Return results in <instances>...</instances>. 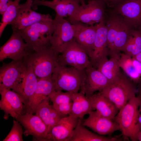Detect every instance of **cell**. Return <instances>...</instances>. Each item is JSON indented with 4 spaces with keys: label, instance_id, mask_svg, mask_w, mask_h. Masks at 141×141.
Returning <instances> with one entry per match:
<instances>
[{
    "label": "cell",
    "instance_id": "obj_1",
    "mask_svg": "<svg viewBox=\"0 0 141 141\" xmlns=\"http://www.w3.org/2000/svg\"><path fill=\"white\" fill-rule=\"evenodd\" d=\"M108 55L119 60L133 28L121 15L111 10L106 12Z\"/></svg>",
    "mask_w": 141,
    "mask_h": 141
},
{
    "label": "cell",
    "instance_id": "obj_2",
    "mask_svg": "<svg viewBox=\"0 0 141 141\" xmlns=\"http://www.w3.org/2000/svg\"><path fill=\"white\" fill-rule=\"evenodd\" d=\"M99 92L114 103L119 110L131 98L136 96L135 84L121 71L118 77Z\"/></svg>",
    "mask_w": 141,
    "mask_h": 141
},
{
    "label": "cell",
    "instance_id": "obj_3",
    "mask_svg": "<svg viewBox=\"0 0 141 141\" xmlns=\"http://www.w3.org/2000/svg\"><path fill=\"white\" fill-rule=\"evenodd\" d=\"M54 27L53 20L39 22L17 31L28 47L36 52L50 46V40Z\"/></svg>",
    "mask_w": 141,
    "mask_h": 141
},
{
    "label": "cell",
    "instance_id": "obj_4",
    "mask_svg": "<svg viewBox=\"0 0 141 141\" xmlns=\"http://www.w3.org/2000/svg\"><path fill=\"white\" fill-rule=\"evenodd\" d=\"M140 101L136 96L131 98L119 110L114 120L119 125L124 140L130 138L135 141L136 136L140 131L137 123Z\"/></svg>",
    "mask_w": 141,
    "mask_h": 141
},
{
    "label": "cell",
    "instance_id": "obj_5",
    "mask_svg": "<svg viewBox=\"0 0 141 141\" xmlns=\"http://www.w3.org/2000/svg\"><path fill=\"white\" fill-rule=\"evenodd\" d=\"M84 75V69L79 70L72 67L58 64L51 78L55 91L76 93L80 89Z\"/></svg>",
    "mask_w": 141,
    "mask_h": 141
},
{
    "label": "cell",
    "instance_id": "obj_6",
    "mask_svg": "<svg viewBox=\"0 0 141 141\" xmlns=\"http://www.w3.org/2000/svg\"><path fill=\"white\" fill-rule=\"evenodd\" d=\"M58 55L50 46L32 53L23 59L32 68L38 78H44L51 77L58 64Z\"/></svg>",
    "mask_w": 141,
    "mask_h": 141
},
{
    "label": "cell",
    "instance_id": "obj_7",
    "mask_svg": "<svg viewBox=\"0 0 141 141\" xmlns=\"http://www.w3.org/2000/svg\"><path fill=\"white\" fill-rule=\"evenodd\" d=\"M106 6L102 0H88L87 4H80L75 13L69 17V20L72 24L80 22L89 25L105 22Z\"/></svg>",
    "mask_w": 141,
    "mask_h": 141
},
{
    "label": "cell",
    "instance_id": "obj_8",
    "mask_svg": "<svg viewBox=\"0 0 141 141\" xmlns=\"http://www.w3.org/2000/svg\"><path fill=\"white\" fill-rule=\"evenodd\" d=\"M59 64L73 67L79 70L91 66L84 49L74 38L58 57Z\"/></svg>",
    "mask_w": 141,
    "mask_h": 141
},
{
    "label": "cell",
    "instance_id": "obj_9",
    "mask_svg": "<svg viewBox=\"0 0 141 141\" xmlns=\"http://www.w3.org/2000/svg\"><path fill=\"white\" fill-rule=\"evenodd\" d=\"M10 115L24 127L25 136L31 135L36 141H51L46 125L38 115L30 113L19 115L15 113Z\"/></svg>",
    "mask_w": 141,
    "mask_h": 141
},
{
    "label": "cell",
    "instance_id": "obj_10",
    "mask_svg": "<svg viewBox=\"0 0 141 141\" xmlns=\"http://www.w3.org/2000/svg\"><path fill=\"white\" fill-rule=\"evenodd\" d=\"M54 27L50 40L51 47L58 55L74 38L72 24L63 18L55 16L53 20Z\"/></svg>",
    "mask_w": 141,
    "mask_h": 141
},
{
    "label": "cell",
    "instance_id": "obj_11",
    "mask_svg": "<svg viewBox=\"0 0 141 141\" xmlns=\"http://www.w3.org/2000/svg\"><path fill=\"white\" fill-rule=\"evenodd\" d=\"M26 67L23 59L3 63L0 68V91L6 89L15 88L23 77Z\"/></svg>",
    "mask_w": 141,
    "mask_h": 141
},
{
    "label": "cell",
    "instance_id": "obj_12",
    "mask_svg": "<svg viewBox=\"0 0 141 141\" xmlns=\"http://www.w3.org/2000/svg\"><path fill=\"white\" fill-rule=\"evenodd\" d=\"M12 30L10 38L0 48V62L7 58L15 61L22 60L32 53L19 32Z\"/></svg>",
    "mask_w": 141,
    "mask_h": 141
},
{
    "label": "cell",
    "instance_id": "obj_13",
    "mask_svg": "<svg viewBox=\"0 0 141 141\" xmlns=\"http://www.w3.org/2000/svg\"><path fill=\"white\" fill-rule=\"evenodd\" d=\"M33 0H27L20 5L16 16L10 24L12 29L19 30L39 22L53 20L49 14H41L33 10Z\"/></svg>",
    "mask_w": 141,
    "mask_h": 141
},
{
    "label": "cell",
    "instance_id": "obj_14",
    "mask_svg": "<svg viewBox=\"0 0 141 141\" xmlns=\"http://www.w3.org/2000/svg\"><path fill=\"white\" fill-rule=\"evenodd\" d=\"M84 70V75L80 89L87 97L91 96L96 91H101L110 83L100 72L92 66Z\"/></svg>",
    "mask_w": 141,
    "mask_h": 141
},
{
    "label": "cell",
    "instance_id": "obj_15",
    "mask_svg": "<svg viewBox=\"0 0 141 141\" xmlns=\"http://www.w3.org/2000/svg\"><path fill=\"white\" fill-rule=\"evenodd\" d=\"M11 89H6L0 91V108L4 111L3 118L6 120L12 113L22 115L26 113V106L20 96Z\"/></svg>",
    "mask_w": 141,
    "mask_h": 141
},
{
    "label": "cell",
    "instance_id": "obj_16",
    "mask_svg": "<svg viewBox=\"0 0 141 141\" xmlns=\"http://www.w3.org/2000/svg\"><path fill=\"white\" fill-rule=\"evenodd\" d=\"M98 24L93 25H89L80 22L72 24L74 38L84 49L89 58L92 55Z\"/></svg>",
    "mask_w": 141,
    "mask_h": 141
},
{
    "label": "cell",
    "instance_id": "obj_17",
    "mask_svg": "<svg viewBox=\"0 0 141 141\" xmlns=\"http://www.w3.org/2000/svg\"><path fill=\"white\" fill-rule=\"evenodd\" d=\"M110 10L122 16L134 29L141 24V0H128Z\"/></svg>",
    "mask_w": 141,
    "mask_h": 141
},
{
    "label": "cell",
    "instance_id": "obj_18",
    "mask_svg": "<svg viewBox=\"0 0 141 141\" xmlns=\"http://www.w3.org/2000/svg\"><path fill=\"white\" fill-rule=\"evenodd\" d=\"M88 117L84 120L83 125L101 135L111 134L120 130L119 125L115 121L105 117L96 110L88 114Z\"/></svg>",
    "mask_w": 141,
    "mask_h": 141
},
{
    "label": "cell",
    "instance_id": "obj_19",
    "mask_svg": "<svg viewBox=\"0 0 141 141\" xmlns=\"http://www.w3.org/2000/svg\"><path fill=\"white\" fill-rule=\"evenodd\" d=\"M107 30L105 22L98 24L96 35L92 52L90 58L92 66L97 68L101 61L108 59Z\"/></svg>",
    "mask_w": 141,
    "mask_h": 141
},
{
    "label": "cell",
    "instance_id": "obj_20",
    "mask_svg": "<svg viewBox=\"0 0 141 141\" xmlns=\"http://www.w3.org/2000/svg\"><path fill=\"white\" fill-rule=\"evenodd\" d=\"M54 91L55 87L51 77L38 78L34 94L26 106V113H35L38 105L44 100L50 97V95Z\"/></svg>",
    "mask_w": 141,
    "mask_h": 141
},
{
    "label": "cell",
    "instance_id": "obj_21",
    "mask_svg": "<svg viewBox=\"0 0 141 141\" xmlns=\"http://www.w3.org/2000/svg\"><path fill=\"white\" fill-rule=\"evenodd\" d=\"M79 120L69 115L62 118L49 133L51 141H68Z\"/></svg>",
    "mask_w": 141,
    "mask_h": 141
},
{
    "label": "cell",
    "instance_id": "obj_22",
    "mask_svg": "<svg viewBox=\"0 0 141 141\" xmlns=\"http://www.w3.org/2000/svg\"><path fill=\"white\" fill-rule=\"evenodd\" d=\"M33 1L32 7L42 5L48 7L56 11V16L63 18L72 15L80 5V2L77 0Z\"/></svg>",
    "mask_w": 141,
    "mask_h": 141
},
{
    "label": "cell",
    "instance_id": "obj_23",
    "mask_svg": "<svg viewBox=\"0 0 141 141\" xmlns=\"http://www.w3.org/2000/svg\"><path fill=\"white\" fill-rule=\"evenodd\" d=\"M26 64L24 75L21 82L13 90L20 96L26 107L34 94L38 80L32 68Z\"/></svg>",
    "mask_w": 141,
    "mask_h": 141
},
{
    "label": "cell",
    "instance_id": "obj_24",
    "mask_svg": "<svg viewBox=\"0 0 141 141\" xmlns=\"http://www.w3.org/2000/svg\"><path fill=\"white\" fill-rule=\"evenodd\" d=\"M50 97L44 100L38 107L35 113L46 125L49 134L52 128L66 116L58 112L52 105H50Z\"/></svg>",
    "mask_w": 141,
    "mask_h": 141
},
{
    "label": "cell",
    "instance_id": "obj_25",
    "mask_svg": "<svg viewBox=\"0 0 141 141\" xmlns=\"http://www.w3.org/2000/svg\"><path fill=\"white\" fill-rule=\"evenodd\" d=\"M88 97L94 109L103 116L114 120L119 110L114 103L99 92Z\"/></svg>",
    "mask_w": 141,
    "mask_h": 141
},
{
    "label": "cell",
    "instance_id": "obj_26",
    "mask_svg": "<svg viewBox=\"0 0 141 141\" xmlns=\"http://www.w3.org/2000/svg\"><path fill=\"white\" fill-rule=\"evenodd\" d=\"M72 102L71 110L69 115L73 117L82 120L86 114L94 109L88 98L81 91L73 93Z\"/></svg>",
    "mask_w": 141,
    "mask_h": 141
},
{
    "label": "cell",
    "instance_id": "obj_27",
    "mask_svg": "<svg viewBox=\"0 0 141 141\" xmlns=\"http://www.w3.org/2000/svg\"><path fill=\"white\" fill-rule=\"evenodd\" d=\"M119 140L117 137H105L93 133L85 127L82 120L79 119L68 141H115Z\"/></svg>",
    "mask_w": 141,
    "mask_h": 141
},
{
    "label": "cell",
    "instance_id": "obj_28",
    "mask_svg": "<svg viewBox=\"0 0 141 141\" xmlns=\"http://www.w3.org/2000/svg\"><path fill=\"white\" fill-rule=\"evenodd\" d=\"M118 60L110 58L100 62L97 69L109 81L110 83L115 80L120 74V69Z\"/></svg>",
    "mask_w": 141,
    "mask_h": 141
},
{
    "label": "cell",
    "instance_id": "obj_29",
    "mask_svg": "<svg viewBox=\"0 0 141 141\" xmlns=\"http://www.w3.org/2000/svg\"><path fill=\"white\" fill-rule=\"evenodd\" d=\"M118 62L120 67L123 70L125 73L134 83L138 84L141 76L133 65L132 57L123 52L121 53Z\"/></svg>",
    "mask_w": 141,
    "mask_h": 141
},
{
    "label": "cell",
    "instance_id": "obj_30",
    "mask_svg": "<svg viewBox=\"0 0 141 141\" xmlns=\"http://www.w3.org/2000/svg\"><path fill=\"white\" fill-rule=\"evenodd\" d=\"M21 0H14L12 1L7 9L2 15L0 24V37L7 26L10 25L16 17Z\"/></svg>",
    "mask_w": 141,
    "mask_h": 141
},
{
    "label": "cell",
    "instance_id": "obj_31",
    "mask_svg": "<svg viewBox=\"0 0 141 141\" xmlns=\"http://www.w3.org/2000/svg\"><path fill=\"white\" fill-rule=\"evenodd\" d=\"M73 93L54 91L50 96V100L54 107L72 101Z\"/></svg>",
    "mask_w": 141,
    "mask_h": 141
},
{
    "label": "cell",
    "instance_id": "obj_32",
    "mask_svg": "<svg viewBox=\"0 0 141 141\" xmlns=\"http://www.w3.org/2000/svg\"><path fill=\"white\" fill-rule=\"evenodd\" d=\"M17 120H14L12 128L3 141H23L24 131L22 126Z\"/></svg>",
    "mask_w": 141,
    "mask_h": 141
},
{
    "label": "cell",
    "instance_id": "obj_33",
    "mask_svg": "<svg viewBox=\"0 0 141 141\" xmlns=\"http://www.w3.org/2000/svg\"><path fill=\"white\" fill-rule=\"evenodd\" d=\"M122 51L126 55L132 57L141 52V48L136 45L133 38L131 34L128 40Z\"/></svg>",
    "mask_w": 141,
    "mask_h": 141
},
{
    "label": "cell",
    "instance_id": "obj_34",
    "mask_svg": "<svg viewBox=\"0 0 141 141\" xmlns=\"http://www.w3.org/2000/svg\"><path fill=\"white\" fill-rule=\"evenodd\" d=\"M131 34L136 45L141 48V32L137 29H133L131 32Z\"/></svg>",
    "mask_w": 141,
    "mask_h": 141
},
{
    "label": "cell",
    "instance_id": "obj_35",
    "mask_svg": "<svg viewBox=\"0 0 141 141\" xmlns=\"http://www.w3.org/2000/svg\"><path fill=\"white\" fill-rule=\"evenodd\" d=\"M110 8H112L128 0H102Z\"/></svg>",
    "mask_w": 141,
    "mask_h": 141
},
{
    "label": "cell",
    "instance_id": "obj_36",
    "mask_svg": "<svg viewBox=\"0 0 141 141\" xmlns=\"http://www.w3.org/2000/svg\"><path fill=\"white\" fill-rule=\"evenodd\" d=\"M13 0H0V14L2 15Z\"/></svg>",
    "mask_w": 141,
    "mask_h": 141
},
{
    "label": "cell",
    "instance_id": "obj_37",
    "mask_svg": "<svg viewBox=\"0 0 141 141\" xmlns=\"http://www.w3.org/2000/svg\"><path fill=\"white\" fill-rule=\"evenodd\" d=\"M132 62L135 69L141 76V62L132 57Z\"/></svg>",
    "mask_w": 141,
    "mask_h": 141
},
{
    "label": "cell",
    "instance_id": "obj_38",
    "mask_svg": "<svg viewBox=\"0 0 141 141\" xmlns=\"http://www.w3.org/2000/svg\"><path fill=\"white\" fill-rule=\"evenodd\" d=\"M138 84L137 93V97L141 100V77Z\"/></svg>",
    "mask_w": 141,
    "mask_h": 141
},
{
    "label": "cell",
    "instance_id": "obj_39",
    "mask_svg": "<svg viewBox=\"0 0 141 141\" xmlns=\"http://www.w3.org/2000/svg\"><path fill=\"white\" fill-rule=\"evenodd\" d=\"M137 125L140 130L141 131V113H139L137 121Z\"/></svg>",
    "mask_w": 141,
    "mask_h": 141
},
{
    "label": "cell",
    "instance_id": "obj_40",
    "mask_svg": "<svg viewBox=\"0 0 141 141\" xmlns=\"http://www.w3.org/2000/svg\"><path fill=\"white\" fill-rule=\"evenodd\" d=\"M137 140L141 141V131H139L136 136L135 141Z\"/></svg>",
    "mask_w": 141,
    "mask_h": 141
},
{
    "label": "cell",
    "instance_id": "obj_41",
    "mask_svg": "<svg viewBox=\"0 0 141 141\" xmlns=\"http://www.w3.org/2000/svg\"><path fill=\"white\" fill-rule=\"evenodd\" d=\"M141 62V52L134 56L133 57Z\"/></svg>",
    "mask_w": 141,
    "mask_h": 141
},
{
    "label": "cell",
    "instance_id": "obj_42",
    "mask_svg": "<svg viewBox=\"0 0 141 141\" xmlns=\"http://www.w3.org/2000/svg\"><path fill=\"white\" fill-rule=\"evenodd\" d=\"M139 113H141V100H140V102L139 103Z\"/></svg>",
    "mask_w": 141,
    "mask_h": 141
},
{
    "label": "cell",
    "instance_id": "obj_43",
    "mask_svg": "<svg viewBox=\"0 0 141 141\" xmlns=\"http://www.w3.org/2000/svg\"><path fill=\"white\" fill-rule=\"evenodd\" d=\"M79 1L81 4L85 3L84 0H77Z\"/></svg>",
    "mask_w": 141,
    "mask_h": 141
},
{
    "label": "cell",
    "instance_id": "obj_44",
    "mask_svg": "<svg viewBox=\"0 0 141 141\" xmlns=\"http://www.w3.org/2000/svg\"><path fill=\"white\" fill-rule=\"evenodd\" d=\"M138 30H139V31H140L141 32V24L140 26L139 27V28H138Z\"/></svg>",
    "mask_w": 141,
    "mask_h": 141
}]
</instances>
